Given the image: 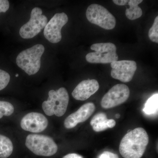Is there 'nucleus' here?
I'll return each mask as SVG.
<instances>
[{
    "label": "nucleus",
    "instance_id": "f257e3e1",
    "mask_svg": "<svg viewBox=\"0 0 158 158\" xmlns=\"http://www.w3.org/2000/svg\"><path fill=\"white\" fill-rule=\"evenodd\" d=\"M149 137L143 128L130 131L123 137L119 144V151L124 158H141L148 144Z\"/></svg>",
    "mask_w": 158,
    "mask_h": 158
},
{
    "label": "nucleus",
    "instance_id": "f03ea898",
    "mask_svg": "<svg viewBox=\"0 0 158 158\" xmlns=\"http://www.w3.org/2000/svg\"><path fill=\"white\" fill-rule=\"evenodd\" d=\"M45 48L41 44H37L22 51L16 58L17 65L29 75L35 74L40 68V59Z\"/></svg>",
    "mask_w": 158,
    "mask_h": 158
},
{
    "label": "nucleus",
    "instance_id": "7ed1b4c3",
    "mask_svg": "<svg viewBox=\"0 0 158 158\" xmlns=\"http://www.w3.org/2000/svg\"><path fill=\"white\" fill-rule=\"evenodd\" d=\"M47 100L43 102L42 109L48 116L56 115L61 117L66 112L68 107L69 96L68 91L64 88L57 90H52L48 92Z\"/></svg>",
    "mask_w": 158,
    "mask_h": 158
},
{
    "label": "nucleus",
    "instance_id": "20e7f679",
    "mask_svg": "<svg viewBox=\"0 0 158 158\" xmlns=\"http://www.w3.org/2000/svg\"><path fill=\"white\" fill-rule=\"evenodd\" d=\"M25 144L34 154L43 156H53L58 149L53 139L44 135L30 134L26 138Z\"/></svg>",
    "mask_w": 158,
    "mask_h": 158
},
{
    "label": "nucleus",
    "instance_id": "39448f33",
    "mask_svg": "<svg viewBox=\"0 0 158 158\" xmlns=\"http://www.w3.org/2000/svg\"><path fill=\"white\" fill-rule=\"evenodd\" d=\"M90 49L95 52H90L86 56L87 62L91 63H112L118 61L116 46L112 43H102L92 44Z\"/></svg>",
    "mask_w": 158,
    "mask_h": 158
},
{
    "label": "nucleus",
    "instance_id": "423d86ee",
    "mask_svg": "<svg viewBox=\"0 0 158 158\" xmlns=\"http://www.w3.org/2000/svg\"><path fill=\"white\" fill-rule=\"evenodd\" d=\"M86 15L87 19L91 23L106 30H112L116 26L115 17L107 9L101 5L92 4L88 6Z\"/></svg>",
    "mask_w": 158,
    "mask_h": 158
},
{
    "label": "nucleus",
    "instance_id": "0eeeda50",
    "mask_svg": "<svg viewBox=\"0 0 158 158\" xmlns=\"http://www.w3.org/2000/svg\"><path fill=\"white\" fill-rule=\"evenodd\" d=\"M48 23L46 16L42 15L41 9L36 7L32 9L28 22L21 27L19 34L23 39H31L39 34Z\"/></svg>",
    "mask_w": 158,
    "mask_h": 158
},
{
    "label": "nucleus",
    "instance_id": "6e6552de",
    "mask_svg": "<svg viewBox=\"0 0 158 158\" xmlns=\"http://www.w3.org/2000/svg\"><path fill=\"white\" fill-rule=\"evenodd\" d=\"M129 88L124 84H117L111 88L102 98L101 105L105 109L115 107L122 104L130 96Z\"/></svg>",
    "mask_w": 158,
    "mask_h": 158
},
{
    "label": "nucleus",
    "instance_id": "1a4fd4ad",
    "mask_svg": "<svg viewBox=\"0 0 158 158\" xmlns=\"http://www.w3.org/2000/svg\"><path fill=\"white\" fill-rule=\"evenodd\" d=\"M68 21V16L64 12L55 14L44 27V34L46 39L52 43L60 42L62 40L61 30Z\"/></svg>",
    "mask_w": 158,
    "mask_h": 158
},
{
    "label": "nucleus",
    "instance_id": "9d476101",
    "mask_svg": "<svg viewBox=\"0 0 158 158\" xmlns=\"http://www.w3.org/2000/svg\"><path fill=\"white\" fill-rule=\"evenodd\" d=\"M112 77L121 81L127 83L132 80L136 70L137 63L131 60H121L111 63Z\"/></svg>",
    "mask_w": 158,
    "mask_h": 158
},
{
    "label": "nucleus",
    "instance_id": "9b49d317",
    "mask_svg": "<svg viewBox=\"0 0 158 158\" xmlns=\"http://www.w3.org/2000/svg\"><path fill=\"white\" fill-rule=\"evenodd\" d=\"M48 122L44 115L32 112L24 116L21 120V127L27 131L34 133L41 132L47 127Z\"/></svg>",
    "mask_w": 158,
    "mask_h": 158
},
{
    "label": "nucleus",
    "instance_id": "f8f14e48",
    "mask_svg": "<svg viewBox=\"0 0 158 158\" xmlns=\"http://www.w3.org/2000/svg\"><path fill=\"white\" fill-rule=\"evenodd\" d=\"M95 110V106L93 103L85 104L65 118L64 126L67 129L73 128L78 123L84 122L90 118Z\"/></svg>",
    "mask_w": 158,
    "mask_h": 158
},
{
    "label": "nucleus",
    "instance_id": "ddd939ff",
    "mask_svg": "<svg viewBox=\"0 0 158 158\" xmlns=\"http://www.w3.org/2000/svg\"><path fill=\"white\" fill-rule=\"evenodd\" d=\"M99 88V85L96 80H84L75 88L72 95L76 100L85 101L96 93Z\"/></svg>",
    "mask_w": 158,
    "mask_h": 158
},
{
    "label": "nucleus",
    "instance_id": "4468645a",
    "mask_svg": "<svg viewBox=\"0 0 158 158\" xmlns=\"http://www.w3.org/2000/svg\"><path fill=\"white\" fill-rule=\"evenodd\" d=\"M142 2V0H130L128 1V4L130 8L126 10L125 14L129 19L134 20L141 17L142 15V11L138 5Z\"/></svg>",
    "mask_w": 158,
    "mask_h": 158
},
{
    "label": "nucleus",
    "instance_id": "2eb2a0df",
    "mask_svg": "<svg viewBox=\"0 0 158 158\" xmlns=\"http://www.w3.org/2000/svg\"><path fill=\"white\" fill-rule=\"evenodd\" d=\"M13 150L12 141L6 136L0 135V158H8Z\"/></svg>",
    "mask_w": 158,
    "mask_h": 158
},
{
    "label": "nucleus",
    "instance_id": "dca6fc26",
    "mask_svg": "<svg viewBox=\"0 0 158 158\" xmlns=\"http://www.w3.org/2000/svg\"><path fill=\"white\" fill-rule=\"evenodd\" d=\"M158 94L153 95L145 103L143 111L148 115H153L158 113Z\"/></svg>",
    "mask_w": 158,
    "mask_h": 158
},
{
    "label": "nucleus",
    "instance_id": "f3484780",
    "mask_svg": "<svg viewBox=\"0 0 158 158\" xmlns=\"http://www.w3.org/2000/svg\"><path fill=\"white\" fill-rule=\"evenodd\" d=\"M14 112V107L10 102L0 101V118L3 116H11Z\"/></svg>",
    "mask_w": 158,
    "mask_h": 158
},
{
    "label": "nucleus",
    "instance_id": "a211bd4d",
    "mask_svg": "<svg viewBox=\"0 0 158 158\" xmlns=\"http://www.w3.org/2000/svg\"><path fill=\"white\" fill-rule=\"evenodd\" d=\"M148 37L152 42L158 43V16L156 17L152 27L150 29Z\"/></svg>",
    "mask_w": 158,
    "mask_h": 158
},
{
    "label": "nucleus",
    "instance_id": "6ab92c4d",
    "mask_svg": "<svg viewBox=\"0 0 158 158\" xmlns=\"http://www.w3.org/2000/svg\"><path fill=\"white\" fill-rule=\"evenodd\" d=\"M10 80L9 74L5 71L0 69V90L7 87Z\"/></svg>",
    "mask_w": 158,
    "mask_h": 158
},
{
    "label": "nucleus",
    "instance_id": "aec40b11",
    "mask_svg": "<svg viewBox=\"0 0 158 158\" xmlns=\"http://www.w3.org/2000/svg\"><path fill=\"white\" fill-rule=\"evenodd\" d=\"M107 118L106 114L104 113H98L96 115L94 116L91 120H90V124L91 126H93L94 125L101 122L105 121Z\"/></svg>",
    "mask_w": 158,
    "mask_h": 158
},
{
    "label": "nucleus",
    "instance_id": "412c9836",
    "mask_svg": "<svg viewBox=\"0 0 158 158\" xmlns=\"http://www.w3.org/2000/svg\"><path fill=\"white\" fill-rule=\"evenodd\" d=\"M108 120H105V121L101 122L98 123L94 125L92 127L94 131L96 132H101L109 128L108 126Z\"/></svg>",
    "mask_w": 158,
    "mask_h": 158
},
{
    "label": "nucleus",
    "instance_id": "4be33fe9",
    "mask_svg": "<svg viewBox=\"0 0 158 158\" xmlns=\"http://www.w3.org/2000/svg\"><path fill=\"white\" fill-rule=\"evenodd\" d=\"M9 2L7 0H0V13L6 12L9 10Z\"/></svg>",
    "mask_w": 158,
    "mask_h": 158
},
{
    "label": "nucleus",
    "instance_id": "5701e85b",
    "mask_svg": "<svg viewBox=\"0 0 158 158\" xmlns=\"http://www.w3.org/2000/svg\"><path fill=\"white\" fill-rule=\"evenodd\" d=\"M98 158H119L116 154L109 151H105L102 153Z\"/></svg>",
    "mask_w": 158,
    "mask_h": 158
},
{
    "label": "nucleus",
    "instance_id": "b1692460",
    "mask_svg": "<svg viewBox=\"0 0 158 158\" xmlns=\"http://www.w3.org/2000/svg\"><path fill=\"white\" fill-rule=\"evenodd\" d=\"M128 1V0H113V2L117 6H123L126 5Z\"/></svg>",
    "mask_w": 158,
    "mask_h": 158
},
{
    "label": "nucleus",
    "instance_id": "393cba45",
    "mask_svg": "<svg viewBox=\"0 0 158 158\" xmlns=\"http://www.w3.org/2000/svg\"><path fill=\"white\" fill-rule=\"evenodd\" d=\"M62 158H84L82 156L76 153H70L66 155Z\"/></svg>",
    "mask_w": 158,
    "mask_h": 158
},
{
    "label": "nucleus",
    "instance_id": "a878e982",
    "mask_svg": "<svg viewBox=\"0 0 158 158\" xmlns=\"http://www.w3.org/2000/svg\"><path fill=\"white\" fill-rule=\"evenodd\" d=\"M116 123L115 120L113 119H108V126L109 128H112L116 125Z\"/></svg>",
    "mask_w": 158,
    "mask_h": 158
},
{
    "label": "nucleus",
    "instance_id": "bb28decb",
    "mask_svg": "<svg viewBox=\"0 0 158 158\" xmlns=\"http://www.w3.org/2000/svg\"><path fill=\"white\" fill-rule=\"evenodd\" d=\"M120 116V115L119 114H116V118H119Z\"/></svg>",
    "mask_w": 158,
    "mask_h": 158
},
{
    "label": "nucleus",
    "instance_id": "cd10ccee",
    "mask_svg": "<svg viewBox=\"0 0 158 158\" xmlns=\"http://www.w3.org/2000/svg\"><path fill=\"white\" fill-rule=\"evenodd\" d=\"M19 76V74H16V76H15V77H18Z\"/></svg>",
    "mask_w": 158,
    "mask_h": 158
}]
</instances>
